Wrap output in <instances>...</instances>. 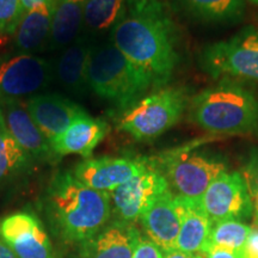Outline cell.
<instances>
[{
  "label": "cell",
  "instance_id": "1",
  "mask_svg": "<svg viewBox=\"0 0 258 258\" xmlns=\"http://www.w3.org/2000/svg\"><path fill=\"white\" fill-rule=\"evenodd\" d=\"M166 0H127L121 21L111 29V42L152 79L159 90L179 63L178 31Z\"/></svg>",
  "mask_w": 258,
  "mask_h": 258
},
{
  "label": "cell",
  "instance_id": "2",
  "mask_svg": "<svg viewBox=\"0 0 258 258\" xmlns=\"http://www.w3.org/2000/svg\"><path fill=\"white\" fill-rule=\"evenodd\" d=\"M48 215L67 243L82 244L108 224L111 196L84 185L72 172H60L47 191Z\"/></svg>",
  "mask_w": 258,
  "mask_h": 258
},
{
  "label": "cell",
  "instance_id": "3",
  "mask_svg": "<svg viewBox=\"0 0 258 258\" xmlns=\"http://www.w3.org/2000/svg\"><path fill=\"white\" fill-rule=\"evenodd\" d=\"M188 111L190 120L212 135L258 134V97L232 78L190 98Z\"/></svg>",
  "mask_w": 258,
  "mask_h": 258
},
{
  "label": "cell",
  "instance_id": "4",
  "mask_svg": "<svg viewBox=\"0 0 258 258\" xmlns=\"http://www.w3.org/2000/svg\"><path fill=\"white\" fill-rule=\"evenodd\" d=\"M88 88L122 112L153 89L150 76L134 64L112 42L92 46L90 50Z\"/></svg>",
  "mask_w": 258,
  "mask_h": 258
},
{
  "label": "cell",
  "instance_id": "5",
  "mask_svg": "<svg viewBox=\"0 0 258 258\" xmlns=\"http://www.w3.org/2000/svg\"><path fill=\"white\" fill-rule=\"evenodd\" d=\"M152 161L176 195L190 199H201L213 180L227 171L220 157L196 144L165 151Z\"/></svg>",
  "mask_w": 258,
  "mask_h": 258
},
{
  "label": "cell",
  "instance_id": "6",
  "mask_svg": "<svg viewBox=\"0 0 258 258\" xmlns=\"http://www.w3.org/2000/svg\"><path fill=\"white\" fill-rule=\"evenodd\" d=\"M189 96L183 88H163L146 95L122 114L118 131L137 141L153 140L172 128L188 110Z\"/></svg>",
  "mask_w": 258,
  "mask_h": 258
},
{
  "label": "cell",
  "instance_id": "7",
  "mask_svg": "<svg viewBox=\"0 0 258 258\" xmlns=\"http://www.w3.org/2000/svg\"><path fill=\"white\" fill-rule=\"evenodd\" d=\"M200 66L215 79H246L258 83V29L245 28L227 40L203 48Z\"/></svg>",
  "mask_w": 258,
  "mask_h": 258
},
{
  "label": "cell",
  "instance_id": "8",
  "mask_svg": "<svg viewBox=\"0 0 258 258\" xmlns=\"http://www.w3.org/2000/svg\"><path fill=\"white\" fill-rule=\"evenodd\" d=\"M53 77V67L34 54L18 53L0 60V103L19 101L44 89Z\"/></svg>",
  "mask_w": 258,
  "mask_h": 258
},
{
  "label": "cell",
  "instance_id": "9",
  "mask_svg": "<svg viewBox=\"0 0 258 258\" xmlns=\"http://www.w3.org/2000/svg\"><path fill=\"white\" fill-rule=\"evenodd\" d=\"M201 201L212 222L252 220V202L240 172L220 173L209 184Z\"/></svg>",
  "mask_w": 258,
  "mask_h": 258
},
{
  "label": "cell",
  "instance_id": "10",
  "mask_svg": "<svg viewBox=\"0 0 258 258\" xmlns=\"http://www.w3.org/2000/svg\"><path fill=\"white\" fill-rule=\"evenodd\" d=\"M150 160L151 165L144 172L110 192L117 220L134 224L158 196L170 189L165 177Z\"/></svg>",
  "mask_w": 258,
  "mask_h": 258
},
{
  "label": "cell",
  "instance_id": "11",
  "mask_svg": "<svg viewBox=\"0 0 258 258\" xmlns=\"http://www.w3.org/2000/svg\"><path fill=\"white\" fill-rule=\"evenodd\" d=\"M150 165L151 160L146 158H88L77 164L71 172L84 185L110 194L127 180L144 172Z\"/></svg>",
  "mask_w": 258,
  "mask_h": 258
},
{
  "label": "cell",
  "instance_id": "12",
  "mask_svg": "<svg viewBox=\"0 0 258 258\" xmlns=\"http://www.w3.org/2000/svg\"><path fill=\"white\" fill-rule=\"evenodd\" d=\"M0 235L18 258H56L43 225L31 213L19 212L3 219Z\"/></svg>",
  "mask_w": 258,
  "mask_h": 258
},
{
  "label": "cell",
  "instance_id": "13",
  "mask_svg": "<svg viewBox=\"0 0 258 258\" xmlns=\"http://www.w3.org/2000/svg\"><path fill=\"white\" fill-rule=\"evenodd\" d=\"M25 106L49 143L86 112L77 103L55 93L32 96Z\"/></svg>",
  "mask_w": 258,
  "mask_h": 258
},
{
  "label": "cell",
  "instance_id": "14",
  "mask_svg": "<svg viewBox=\"0 0 258 258\" xmlns=\"http://www.w3.org/2000/svg\"><path fill=\"white\" fill-rule=\"evenodd\" d=\"M0 111L10 134L34 159L49 160L56 157L49 140L32 120L25 104L19 101H5L0 103Z\"/></svg>",
  "mask_w": 258,
  "mask_h": 258
},
{
  "label": "cell",
  "instance_id": "15",
  "mask_svg": "<svg viewBox=\"0 0 258 258\" xmlns=\"http://www.w3.org/2000/svg\"><path fill=\"white\" fill-rule=\"evenodd\" d=\"M140 238L134 224L116 219L80 244L78 258H132Z\"/></svg>",
  "mask_w": 258,
  "mask_h": 258
},
{
  "label": "cell",
  "instance_id": "16",
  "mask_svg": "<svg viewBox=\"0 0 258 258\" xmlns=\"http://www.w3.org/2000/svg\"><path fill=\"white\" fill-rule=\"evenodd\" d=\"M109 133L110 125L108 122L85 112L63 133L50 140V146L55 156L78 154L88 159Z\"/></svg>",
  "mask_w": 258,
  "mask_h": 258
},
{
  "label": "cell",
  "instance_id": "17",
  "mask_svg": "<svg viewBox=\"0 0 258 258\" xmlns=\"http://www.w3.org/2000/svg\"><path fill=\"white\" fill-rule=\"evenodd\" d=\"M173 198L175 194L171 189L164 191L139 219L147 237L164 252L176 250L179 233V219Z\"/></svg>",
  "mask_w": 258,
  "mask_h": 258
},
{
  "label": "cell",
  "instance_id": "18",
  "mask_svg": "<svg viewBox=\"0 0 258 258\" xmlns=\"http://www.w3.org/2000/svg\"><path fill=\"white\" fill-rule=\"evenodd\" d=\"M173 201L179 219L176 250L190 253L201 252L207 244L212 228V220L203 207L201 199L175 195Z\"/></svg>",
  "mask_w": 258,
  "mask_h": 258
},
{
  "label": "cell",
  "instance_id": "19",
  "mask_svg": "<svg viewBox=\"0 0 258 258\" xmlns=\"http://www.w3.org/2000/svg\"><path fill=\"white\" fill-rule=\"evenodd\" d=\"M171 10L211 24L237 23L243 19L244 0H166Z\"/></svg>",
  "mask_w": 258,
  "mask_h": 258
},
{
  "label": "cell",
  "instance_id": "20",
  "mask_svg": "<svg viewBox=\"0 0 258 258\" xmlns=\"http://www.w3.org/2000/svg\"><path fill=\"white\" fill-rule=\"evenodd\" d=\"M54 4H43L25 12L15 32V47L19 53L34 54L50 38Z\"/></svg>",
  "mask_w": 258,
  "mask_h": 258
},
{
  "label": "cell",
  "instance_id": "21",
  "mask_svg": "<svg viewBox=\"0 0 258 258\" xmlns=\"http://www.w3.org/2000/svg\"><path fill=\"white\" fill-rule=\"evenodd\" d=\"M91 47L84 36L76 38L63 48L56 62V78L64 89L80 93L88 88V62Z\"/></svg>",
  "mask_w": 258,
  "mask_h": 258
},
{
  "label": "cell",
  "instance_id": "22",
  "mask_svg": "<svg viewBox=\"0 0 258 258\" xmlns=\"http://www.w3.org/2000/svg\"><path fill=\"white\" fill-rule=\"evenodd\" d=\"M85 4L86 0H55L49 38L51 49H63L79 37Z\"/></svg>",
  "mask_w": 258,
  "mask_h": 258
},
{
  "label": "cell",
  "instance_id": "23",
  "mask_svg": "<svg viewBox=\"0 0 258 258\" xmlns=\"http://www.w3.org/2000/svg\"><path fill=\"white\" fill-rule=\"evenodd\" d=\"M32 161L34 158L10 134L0 111V182L27 172Z\"/></svg>",
  "mask_w": 258,
  "mask_h": 258
},
{
  "label": "cell",
  "instance_id": "24",
  "mask_svg": "<svg viewBox=\"0 0 258 258\" xmlns=\"http://www.w3.org/2000/svg\"><path fill=\"white\" fill-rule=\"evenodd\" d=\"M127 0H86L83 29L102 32L112 29L123 17Z\"/></svg>",
  "mask_w": 258,
  "mask_h": 258
},
{
  "label": "cell",
  "instance_id": "25",
  "mask_svg": "<svg viewBox=\"0 0 258 258\" xmlns=\"http://www.w3.org/2000/svg\"><path fill=\"white\" fill-rule=\"evenodd\" d=\"M252 231V226L247 225L246 222L234 220L212 222L211 233L205 246H220L241 253V250Z\"/></svg>",
  "mask_w": 258,
  "mask_h": 258
},
{
  "label": "cell",
  "instance_id": "26",
  "mask_svg": "<svg viewBox=\"0 0 258 258\" xmlns=\"http://www.w3.org/2000/svg\"><path fill=\"white\" fill-rule=\"evenodd\" d=\"M241 175L246 183L249 195L252 202L253 215H252V228L258 230V151L253 150L250 153L249 159L243 167Z\"/></svg>",
  "mask_w": 258,
  "mask_h": 258
},
{
  "label": "cell",
  "instance_id": "27",
  "mask_svg": "<svg viewBox=\"0 0 258 258\" xmlns=\"http://www.w3.org/2000/svg\"><path fill=\"white\" fill-rule=\"evenodd\" d=\"M22 16L19 0H0V36L15 35Z\"/></svg>",
  "mask_w": 258,
  "mask_h": 258
},
{
  "label": "cell",
  "instance_id": "28",
  "mask_svg": "<svg viewBox=\"0 0 258 258\" xmlns=\"http://www.w3.org/2000/svg\"><path fill=\"white\" fill-rule=\"evenodd\" d=\"M132 258H163V251L151 239L141 237Z\"/></svg>",
  "mask_w": 258,
  "mask_h": 258
},
{
  "label": "cell",
  "instance_id": "29",
  "mask_svg": "<svg viewBox=\"0 0 258 258\" xmlns=\"http://www.w3.org/2000/svg\"><path fill=\"white\" fill-rule=\"evenodd\" d=\"M201 252L205 254L206 258H243L241 253L238 251L220 246H209V245L203 247Z\"/></svg>",
  "mask_w": 258,
  "mask_h": 258
},
{
  "label": "cell",
  "instance_id": "30",
  "mask_svg": "<svg viewBox=\"0 0 258 258\" xmlns=\"http://www.w3.org/2000/svg\"><path fill=\"white\" fill-rule=\"evenodd\" d=\"M243 258H258V230H253L247 238L243 250H241Z\"/></svg>",
  "mask_w": 258,
  "mask_h": 258
},
{
  "label": "cell",
  "instance_id": "31",
  "mask_svg": "<svg viewBox=\"0 0 258 258\" xmlns=\"http://www.w3.org/2000/svg\"><path fill=\"white\" fill-rule=\"evenodd\" d=\"M54 3H55V0H19V5H21L22 14L23 15L40 5L54 4Z\"/></svg>",
  "mask_w": 258,
  "mask_h": 258
},
{
  "label": "cell",
  "instance_id": "32",
  "mask_svg": "<svg viewBox=\"0 0 258 258\" xmlns=\"http://www.w3.org/2000/svg\"><path fill=\"white\" fill-rule=\"evenodd\" d=\"M0 258H18L2 235H0Z\"/></svg>",
  "mask_w": 258,
  "mask_h": 258
},
{
  "label": "cell",
  "instance_id": "33",
  "mask_svg": "<svg viewBox=\"0 0 258 258\" xmlns=\"http://www.w3.org/2000/svg\"><path fill=\"white\" fill-rule=\"evenodd\" d=\"M163 258H195V256H194V253L185 252V251L172 250L169 252H164Z\"/></svg>",
  "mask_w": 258,
  "mask_h": 258
},
{
  "label": "cell",
  "instance_id": "34",
  "mask_svg": "<svg viewBox=\"0 0 258 258\" xmlns=\"http://www.w3.org/2000/svg\"><path fill=\"white\" fill-rule=\"evenodd\" d=\"M250 2H252V3H256V4H258V0H250Z\"/></svg>",
  "mask_w": 258,
  "mask_h": 258
},
{
  "label": "cell",
  "instance_id": "35",
  "mask_svg": "<svg viewBox=\"0 0 258 258\" xmlns=\"http://www.w3.org/2000/svg\"><path fill=\"white\" fill-rule=\"evenodd\" d=\"M195 258H205V257H201V256H196Z\"/></svg>",
  "mask_w": 258,
  "mask_h": 258
}]
</instances>
